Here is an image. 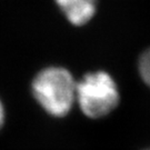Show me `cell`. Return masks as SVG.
I'll return each instance as SVG.
<instances>
[{"instance_id": "cell-4", "label": "cell", "mask_w": 150, "mask_h": 150, "mask_svg": "<svg viewBox=\"0 0 150 150\" xmlns=\"http://www.w3.org/2000/svg\"><path fill=\"white\" fill-rule=\"evenodd\" d=\"M138 69H139V74L142 80L150 87V48L141 54Z\"/></svg>"}, {"instance_id": "cell-5", "label": "cell", "mask_w": 150, "mask_h": 150, "mask_svg": "<svg viewBox=\"0 0 150 150\" xmlns=\"http://www.w3.org/2000/svg\"><path fill=\"white\" fill-rule=\"evenodd\" d=\"M4 122H5V108H4V105L0 100V128L2 127Z\"/></svg>"}, {"instance_id": "cell-1", "label": "cell", "mask_w": 150, "mask_h": 150, "mask_svg": "<svg viewBox=\"0 0 150 150\" xmlns=\"http://www.w3.org/2000/svg\"><path fill=\"white\" fill-rule=\"evenodd\" d=\"M32 95L47 113L64 117L76 103L77 81L62 67L45 68L33 78Z\"/></svg>"}, {"instance_id": "cell-2", "label": "cell", "mask_w": 150, "mask_h": 150, "mask_svg": "<svg viewBox=\"0 0 150 150\" xmlns=\"http://www.w3.org/2000/svg\"><path fill=\"white\" fill-rule=\"evenodd\" d=\"M119 90L116 81L106 71L89 72L77 81L76 103L87 117L102 118L117 107Z\"/></svg>"}, {"instance_id": "cell-3", "label": "cell", "mask_w": 150, "mask_h": 150, "mask_svg": "<svg viewBox=\"0 0 150 150\" xmlns=\"http://www.w3.org/2000/svg\"><path fill=\"white\" fill-rule=\"evenodd\" d=\"M67 20L74 26H83L95 16L98 0H54Z\"/></svg>"}, {"instance_id": "cell-6", "label": "cell", "mask_w": 150, "mask_h": 150, "mask_svg": "<svg viewBox=\"0 0 150 150\" xmlns=\"http://www.w3.org/2000/svg\"><path fill=\"white\" fill-rule=\"evenodd\" d=\"M149 150H150V149H149Z\"/></svg>"}]
</instances>
